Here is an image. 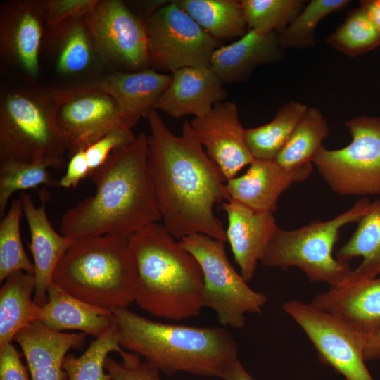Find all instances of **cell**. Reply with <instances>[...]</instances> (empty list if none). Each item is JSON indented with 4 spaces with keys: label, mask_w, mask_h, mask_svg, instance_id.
I'll return each mask as SVG.
<instances>
[{
    "label": "cell",
    "mask_w": 380,
    "mask_h": 380,
    "mask_svg": "<svg viewBox=\"0 0 380 380\" xmlns=\"http://www.w3.org/2000/svg\"><path fill=\"white\" fill-rule=\"evenodd\" d=\"M135 270L134 302L158 318L180 321L204 308L197 260L164 225L151 223L129 236Z\"/></svg>",
    "instance_id": "obj_4"
},
{
    "label": "cell",
    "mask_w": 380,
    "mask_h": 380,
    "mask_svg": "<svg viewBox=\"0 0 380 380\" xmlns=\"http://www.w3.org/2000/svg\"><path fill=\"white\" fill-rule=\"evenodd\" d=\"M120 356V362L109 356L105 361V369L112 380H162L160 371L137 355L125 350Z\"/></svg>",
    "instance_id": "obj_37"
},
{
    "label": "cell",
    "mask_w": 380,
    "mask_h": 380,
    "mask_svg": "<svg viewBox=\"0 0 380 380\" xmlns=\"http://www.w3.org/2000/svg\"><path fill=\"white\" fill-rule=\"evenodd\" d=\"M168 1L165 0L137 1H134L133 4L139 11L138 15L144 20Z\"/></svg>",
    "instance_id": "obj_44"
},
{
    "label": "cell",
    "mask_w": 380,
    "mask_h": 380,
    "mask_svg": "<svg viewBox=\"0 0 380 380\" xmlns=\"http://www.w3.org/2000/svg\"><path fill=\"white\" fill-rule=\"evenodd\" d=\"M134 137L132 129H113L85 149L90 175L100 167L115 150L130 144Z\"/></svg>",
    "instance_id": "obj_38"
},
{
    "label": "cell",
    "mask_w": 380,
    "mask_h": 380,
    "mask_svg": "<svg viewBox=\"0 0 380 380\" xmlns=\"http://www.w3.org/2000/svg\"><path fill=\"white\" fill-rule=\"evenodd\" d=\"M227 96L224 84L210 68H184L172 73L171 82L154 108L175 118L202 117Z\"/></svg>",
    "instance_id": "obj_18"
},
{
    "label": "cell",
    "mask_w": 380,
    "mask_h": 380,
    "mask_svg": "<svg viewBox=\"0 0 380 380\" xmlns=\"http://www.w3.org/2000/svg\"><path fill=\"white\" fill-rule=\"evenodd\" d=\"M84 19L106 72L151 68L144 20L123 1L98 0Z\"/></svg>",
    "instance_id": "obj_11"
},
{
    "label": "cell",
    "mask_w": 380,
    "mask_h": 380,
    "mask_svg": "<svg viewBox=\"0 0 380 380\" xmlns=\"http://www.w3.org/2000/svg\"><path fill=\"white\" fill-rule=\"evenodd\" d=\"M30 233L29 248L32 252L35 277L34 301L42 306L47 300V290L53 272L61 258L70 246L72 239L58 234L51 226L46 213L44 197L36 207L31 196L23 191L20 198Z\"/></svg>",
    "instance_id": "obj_21"
},
{
    "label": "cell",
    "mask_w": 380,
    "mask_h": 380,
    "mask_svg": "<svg viewBox=\"0 0 380 380\" xmlns=\"http://www.w3.org/2000/svg\"><path fill=\"white\" fill-rule=\"evenodd\" d=\"M37 321L56 331L77 330L97 338L114 323V316L111 310L82 301L51 282Z\"/></svg>",
    "instance_id": "obj_24"
},
{
    "label": "cell",
    "mask_w": 380,
    "mask_h": 380,
    "mask_svg": "<svg viewBox=\"0 0 380 380\" xmlns=\"http://www.w3.org/2000/svg\"><path fill=\"white\" fill-rule=\"evenodd\" d=\"M52 282L89 304L110 310L134 302L135 270L129 237L88 235L73 238Z\"/></svg>",
    "instance_id": "obj_5"
},
{
    "label": "cell",
    "mask_w": 380,
    "mask_h": 380,
    "mask_svg": "<svg viewBox=\"0 0 380 380\" xmlns=\"http://www.w3.org/2000/svg\"><path fill=\"white\" fill-rule=\"evenodd\" d=\"M328 133V125L321 112L315 108H308L275 161L286 170L312 163Z\"/></svg>",
    "instance_id": "obj_30"
},
{
    "label": "cell",
    "mask_w": 380,
    "mask_h": 380,
    "mask_svg": "<svg viewBox=\"0 0 380 380\" xmlns=\"http://www.w3.org/2000/svg\"><path fill=\"white\" fill-rule=\"evenodd\" d=\"M224 380H256L246 369L238 360L234 362L225 373Z\"/></svg>",
    "instance_id": "obj_45"
},
{
    "label": "cell",
    "mask_w": 380,
    "mask_h": 380,
    "mask_svg": "<svg viewBox=\"0 0 380 380\" xmlns=\"http://www.w3.org/2000/svg\"><path fill=\"white\" fill-rule=\"evenodd\" d=\"M326 43L344 54L354 57L378 46L380 32L360 7L348 13Z\"/></svg>",
    "instance_id": "obj_36"
},
{
    "label": "cell",
    "mask_w": 380,
    "mask_h": 380,
    "mask_svg": "<svg viewBox=\"0 0 380 380\" xmlns=\"http://www.w3.org/2000/svg\"><path fill=\"white\" fill-rule=\"evenodd\" d=\"M227 215V239L245 281L254 276L258 262L278 226L272 213H257L231 200L222 203Z\"/></svg>",
    "instance_id": "obj_17"
},
{
    "label": "cell",
    "mask_w": 380,
    "mask_h": 380,
    "mask_svg": "<svg viewBox=\"0 0 380 380\" xmlns=\"http://www.w3.org/2000/svg\"><path fill=\"white\" fill-rule=\"evenodd\" d=\"M199 26L215 39L241 37L247 32L241 1L174 0Z\"/></svg>",
    "instance_id": "obj_28"
},
{
    "label": "cell",
    "mask_w": 380,
    "mask_h": 380,
    "mask_svg": "<svg viewBox=\"0 0 380 380\" xmlns=\"http://www.w3.org/2000/svg\"><path fill=\"white\" fill-rule=\"evenodd\" d=\"M307 110L305 104L290 101L268 123L246 129V144L254 159L274 160Z\"/></svg>",
    "instance_id": "obj_29"
},
{
    "label": "cell",
    "mask_w": 380,
    "mask_h": 380,
    "mask_svg": "<svg viewBox=\"0 0 380 380\" xmlns=\"http://www.w3.org/2000/svg\"><path fill=\"white\" fill-rule=\"evenodd\" d=\"M89 175L85 150H80L70 158L65 174L58 181V186L75 188L82 179Z\"/></svg>",
    "instance_id": "obj_41"
},
{
    "label": "cell",
    "mask_w": 380,
    "mask_h": 380,
    "mask_svg": "<svg viewBox=\"0 0 380 380\" xmlns=\"http://www.w3.org/2000/svg\"><path fill=\"white\" fill-rule=\"evenodd\" d=\"M348 0H312L279 34L282 49H305L315 43V29L318 23L329 14L343 10L349 4Z\"/></svg>",
    "instance_id": "obj_35"
},
{
    "label": "cell",
    "mask_w": 380,
    "mask_h": 380,
    "mask_svg": "<svg viewBox=\"0 0 380 380\" xmlns=\"http://www.w3.org/2000/svg\"><path fill=\"white\" fill-rule=\"evenodd\" d=\"M345 126L351 142L339 149L322 146L312 163L341 196L380 195V117L357 116Z\"/></svg>",
    "instance_id": "obj_9"
},
{
    "label": "cell",
    "mask_w": 380,
    "mask_h": 380,
    "mask_svg": "<svg viewBox=\"0 0 380 380\" xmlns=\"http://www.w3.org/2000/svg\"><path fill=\"white\" fill-rule=\"evenodd\" d=\"M40 164L27 163L12 159H0V216L5 212L12 194L17 191L34 189L40 185L58 186L48 170Z\"/></svg>",
    "instance_id": "obj_34"
},
{
    "label": "cell",
    "mask_w": 380,
    "mask_h": 380,
    "mask_svg": "<svg viewBox=\"0 0 380 380\" xmlns=\"http://www.w3.org/2000/svg\"><path fill=\"white\" fill-rule=\"evenodd\" d=\"M282 308L304 331L322 362L347 380H373L365 364L366 333L341 316L311 303L293 299Z\"/></svg>",
    "instance_id": "obj_12"
},
{
    "label": "cell",
    "mask_w": 380,
    "mask_h": 380,
    "mask_svg": "<svg viewBox=\"0 0 380 380\" xmlns=\"http://www.w3.org/2000/svg\"><path fill=\"white\" fill-rule=\"evenodd\" d=\"M360 8L365 11L374 27L380 32V0L361 1Z\"/></svg>",
    "instance_id": "obj_43"
},
{
    "label": "cell",
    "mask_w": 380,
    "mask_h": 380,
    "mask_svg": "<svg viewBox=\"0 0 380 380\" xmlns=\"http://www.w3.org/2000/svg\"><path fill=\"white\" fill-rule=\"evenodd\" d=\"M282 56L277 32L248 30L237 41L217 48L212 54L210 68L224 84L241 82L256 67L277 62Z\"/></svg>",
    "instance_id": "obj_23"
},
{
    "label": "cell",
    "mask_w": 380,
    "mask_h": 380,
    "mask_svg": "<svg viewBox=\"0 0 380 380\" xmlns=\"http://www.w3.org/2000/svg\"><path fill=\"white\" fill-rule=\"evenodd\" d=\"M364 357L365 360H380V329L367 334Z\"/></svg>",
    "instance_id": "obj_42"
},
{
    "label": "cell",
    "mask_w": 380,
    "mask_h": 380,
    "mask_svg": "<svg viewBox=\"0 0 380 380\" xmlns=\"http://www.w3.org/2000/svg\"><path fill=\"white\" fill-rule=\"evenodd\" d=\"M147 170L164 226L177 239L203 234L227 241L215 204L231 201L227 181L208 156L191 123L172 134L157 110L148 116Z\"/></svg>",
    "instance_id": "obj_1"
},
{
    "label": "cell",
    "mask_w": 380,
    "mask_h": 380,
    "mask_svg": "<svg viewBox=\"0 0 380 380\" xmlns=\"http://www.w3.org/2000/svg\"><path fill=\"white\" fill-rule=\"evenodd\" d=\"M179 243L198 262L203 274L204 307L215 312L221 325L243 329L245 315L262 313L267 297L251 289L235 270L224 241L194 234L182 238Z\"/></svg>",
    "instance_id": "obj_8"
},
{
    "label": "cell",
    "mask_w": 380,
    "mask_h": 380,
    "mask_svg": "<svg viewBox=\"0 0 380 380\" xmlns=\"http://www.w3.org/2000/svg\"><path fill=\"white\" fill-rule=\"evenodd\" d=\"M312 163L286 170L275 160L254 159L245 174L227 181L232 200L257 213H272L280 196L293 183L305 179Z\"/></svg>",
    "instance_id": "obj_16"
},
{
    "label": "cell",
    "mask_w": 380,
    "mask_h": 380,
    "mask_svg": "<svg viewBox=\"0 0 380 380\" xmlns=\"http://www.w3.org/2000/svg\"><path fill=\"white\" fill-rule=\"evenodd\" d=\"M0 380H31L28 367L12 343L0 346Z\"/></svg>",
    "instance_id": "obj_40"
},
{
    "label": "cell",
    "mask_w": 380,
    "mask_h": 380,
    "mask_svg": "<svg viewBox=\"0 0 380 380\" xmlns=\"http://www.w3.org/2000/svg\"><path fill=\"white\" fill-rule=\"evenodd\" d=\"M84 333H67L52 330L35 321L15 336L27 362L31 380H65L63 363L71 348H81Z\"/></svg>",
    "instance_id": "obj_22"
},
{
    "label": "cell",
    "mask_w": 380,
    "mask_h": 380,
    "mask_svg": "<svg viewBox=\"0 0 380 380\" xmlns=\"http://www.w3.org/2000/svg\"><path fill=\"white\" fill-rule=\"evenodd\" d=\"M43 49L60 76L89 80L106 72L89 34L84 17L73 18L47 29Z\"/></svg>",
    "instance_id": "obj_20"
},
{
    "label": "cell",
    "mask_w": 380,
    "mask_h": 380,
    "mask_svg": "<svg viewBox=\"0 0 380 380\" xmlns=\"http://www.w3.org/2000/svg\"><path fill=\"white\" fill-rule=\"evenodd\" d=\"M23 213L20 199L13 198L0 222V281L13 273L24 271L34 274V266L22 243L20 222Z\"/></svg>",
    "instance_id": "obj_32"
},
{
    "label": "cell",
    "mask_w": 380,
    "mask_h": 380,
    "mask_svg": "<svg viewBox=\"0 0 380 380\" xmlns=\"http://www.w3.org/2000/svg\"><path fill=\"white\" fill-rule=\"evenodd\" d=\"M111 310L120 346L167 376L186 372L222 379L239 360L237 343L224 327L159 322L127 308Z\"/></svg>",
    "instance_id": "obj_3"
},
{
    "label": "cell",
    "mask_w": 380,
    "mask_h": 380,
    "mask_svg": "<svg viewBox=\"0 0 380 380\" xmlns=\"http://www.w3.org/2000/svg\"><path fill=\"white\" fill-rule=\"evenodd\" d=\"M21 83L1 87L0 159L61 168L68 143L56 122L54 91Z\"/></svg>",
    "instance_id": "obj_6"
},
{
    "label": "cell",
    "mask_w": 380,
    "mask_h": 380,
    "mask_svg": "<svg viewBox=\"0 0 380 380\" xmlns=\"http://www.w3.org/2000/svg\"><path fill=\"white\" fill-rule=\"evenodd\" d=\"M147 135L115 150L91 176L96 192L68 210L61 234L129 237L161 220L147 170Z\"/></svg>",
    "instance_id": "obj_2"
},
{
    "label": "cell",
    "mask_w": 380,
    "mask_h": 380,
    "mask_svg": "<svg viewBox=\"0 0 380 380\" xmlns=\"http://www.w3.org/2000/svg\"><path fill=\"white\" fill-rule=\"evenodd\" d=\"M367 198L350 209L327 220H316L302 227L285 230L277 228L260 260L267 267L288 270L299 268L311 282L343 285L352 269L348 262L333 255V249L343 226L357 222L370 209Z\"/></svg>",
    "instance_id": "obj_7"
},
{
    "label": "cell",
    "mask_w": 380,
    "mask_h": 380,
    "mask_svg": "<svg viewBox=\"0 0 380 380\" xmlns=\"http://www.w3.org/2000/svg\"><path fill=\"white\" fill-rule=\"evenodd\" d=\"M124 351L120 345L117 327L113 323L82 355H67L63 369L68 380H112L105 369V361L110 353L121 355Z\"/></svg>",
    "instance_id": "obj_31"
},
{
    "label": "cell",
    "mask_w": 380,
    "mask_h": 380,
    "mask_svg": "<svg viewBox=\"0 0 380 380\" xmlns=\"http://www.w3.org/2000/svg\"><path fill=\"white\" fill-rule=\"evenodd\" d=\"M144 20L150 68L157 71L173 73L184 68H210L212 54L222 46L174 0Z\"/></svg>",
    "instance_id": "obj_10"
},
{
    "label": "cell",
    "mask_w": 380,
    "mask_h": 380,
    "mask_svg": "<svg viewBox=\"0 0 380 380\" xmlns=\"http://www.w3.org/2000/svg\"><path fill=\"white\" fill-rule=\"evenodd\" d=\"M46 33L44 0H11L0 8V61L20 82L38 84Z\"/></svg>",
    "instance_id": "obj_14"
},
{
    "label": "cell",
    "mask_w": 380,
    "mask_h": 380,
    "mask_svg": "<svg viewBox=\"0 0 380 380\" xmlns=\"http://www.w3.org/2000/svg\"><path fill=\"white\" fill-rule=\"evenodd\" d=\"M34 273L18 271L0 289V346L12 343L16 334L37 321L39 308L34 301Z\"/></svg>",
    "instance_id": "obj_26"
},
{
    "label": "cell",
    "mask_w": 380,
    "mask_h": 380,
    "mask_svg": "<svg viewBox=\"0 0 380 380\" xmlns=\"http://www.w3.org/2000/svg\"><path fill=\"white\" fill-rule=\"evenodd\" d=\"M248 30L281 33L305 7L302 0H241Z\"/></svg>",
    "instance_id": "obj_33"
},
{
    "label": "cell",
    "mask_w": 380,
    "mask_h": 380,
    "mask_svg": "<svg viewBox=\"0 0 380 380\" xmlns=\"http://www.w3.org/2000/svg\"><path fill=\"white\" fill-rule=\"evenodd\" d=\"M357 222L352 236L336 253V258L343 262L357 257L363 258L343 285L372 279L380 274V199L372 203L369 211Z\"/></svg>",
    "instance_id": "obj_27"
},
{
    "label": "cell",
    "mask_w": 380,
    "mask_h": 380,
    "mask_svg": "<svg viewBox=\"0 0 380 380\" xmlns=\"http://www.w3.org/2000/svg\"><path fill=\"white\" fill-rule=\"evenodd\" d=\"M56 122L68 143V158L85 150L110 131L132 129L138 122L111 96L77 84L52 87Z\"/></svg>",
    "instance_id": "obj_13"
},
{
    "label": "cell",
    "mask_w": 380,
    "mask_h": 380,
    "mask_svg": "<svg viewBox=\"0 0 380 380\" xmlns=\"http://www.w3.org/2000/svg\"><path fill=\"white\" fill-rule=\"evenodd\" d=\"M98 0H44L46 30L73 18L84 17Z\"/></svg>",
    "instance_id": "obj_39"
},
{
    "label": "cell",
    "mask_w": 380,
    "mask_h": 380,
    "mask_svg": "<svg viewBox=\"0 0 380 380\" xmlns=\"http://www.w3.org/2000/svg\"><path fill=\"white\" fill-rule=\"evenodd\" d=\"M311 303L341 316L367 334L380 329V277L330 287Z\"/></svg>",
    "instance_id": "obj_25"
},
{
    "label": "cell",
    "mask_w": 380,
    "mask_h": 380,
    "mask_svg": "<svg viewBox=\"0 0 380 380\" xmlns=\"http://www.w3.org/2000/svg\"><path fill=\"white\" fill-rule=\"evenodd\" d=\"M171 80L172 74L148 68L137 72L106 71L77 84L111 96L138 122L141 118H148Z\"/></svg>",
    "instance_id": "obj_19"
},
{
    "label": "cell",
    "mask_w": 380,
    "mask_h": 380,
    "mask_svg": "<svg viewBox=\"0 0 380 380\" xmlns=\"http://www.w3.org/2000/svg\"><path fill=\"white\" fill-rule=\"evenodd\" d=\"M190 123L206 153L227 181L253 161L236 103H217L208 113L194 118Z\"/></svg>",
    "instance_id": "obj_15"
}]
</instances>
